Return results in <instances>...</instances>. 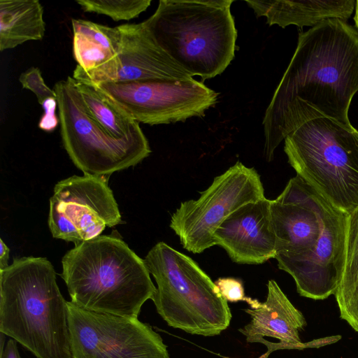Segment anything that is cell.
Instances as JSON below:
<instances>
[{
  "label": "cell",
  "instance_id": "cell-1",
  "mask_svg": "<svg viewBox=\"0 0 358 358\" xmlns=\"http://www.w3.org/2000/svg\"><path fill=\"white\" fill-rule=\"evenodd\" d=\"M357 92V30L333 18L299 33L263 119L266 159L271 161L286 136L307 120L326 117L353 127L348 111Z\"/></svg>",
  "mask_w": 358,
  "mask_h": 358
},
{
  "label": "cell",
  "instance_id": "cell-2",
  "mask_svg": "<svg viewBox=\"0 0 358 358\" xmlns=\"http://www.w3.org/2000/svg\"><path fill=\"white\" fill-rule=\"evenodd\" d=\"M271 215L275 259L298 293L314 300L334 295L345 266L348 215L297 175L271 200Z\"/></svg>",
  "mask_w": 358,
  "mask_h": 358
},
{
  "label": "cell",
  "instance_id": "cell-3",
  "mask_svg": "<svg viewBox=\"0 0 358 358\" xmlns=\"http://www.w3.org/2000/svg\"><path fill=\"white\" fill-rule=\"evenodd\" d=\"M67 302L45 257L15 259L0 271V332L37 358H73Z\"/></svg>",
  "mask_w": 358,
  "mask_h": 358
},
{
  "label": "cell",
  "instance_id": "cell-4",
  "mask_svg": "<svg viewBox=\"0 0 358 358\" xmlns=\"http://www.w3.org/2000/svg\"><path fill=\"white\" fill-rule=\"evenodd\" d=\"M62 264L71 301L88 310L138 318L156 292L144 259L115 236L76 245Z\"/></svg>",
  "mask_w": 358,
  "mask_h": 358
},
{
  "label": "cell",
  "instance_id": "cell-5",
  "mask_svg": "<svg viewBox=\"0 0 358 358\" xmlns=\"http://www.w3.org/2000/svg\"><path fill=\"white\" fill-rule=\"evenodd\" d=\"M233 0H161L143 22L157 44L192 77L221 74L234 58Z\"/></svg>",
  "mask_w": 358,
  "mask_h": 358
},
{
  "label": "cell",
  "instance_id": "cell-6",
  "mask_svg": "<svg viewBox=\"0 0 358 358\" xmlns=\"http://www.w3.org/2000/svg\"><path fill=\"white\" fill-rule=\"evenodd\" d=\"M144 262L157 285L152 300L169 326L203 336L219 335L229 327L227 301L191 257L159 242Z\"/></svg>",
  "mask_w": 358,
  "mask_h": 358
},
{
  "label": "cell",
  "instance_id": "cell-7",
  "mask_svg": "<svg viewBox=\"0 0 358 358\" xmlns=\"http://www.w3.org/2000/svg\"><path fill=\"white\" fill-rule=\"evenodd\" d=\"M284 141L297 176L346 214L358 206V130L322 117L299 125Z\"/></svg>",
  "mask_w": 358,
  "mask_h": 358
},
{
  "label": "cell",
  "instance_id": "cell-8",
  "mask_svg": "<svg viewBox=\"0 0 358 358\" xmlns=\"http://www.w3.org/2000/svg\"><path fill=\"white\" fill-rule=\"evenodd\" d=\"M57 95L63 146L84 175L109 176L134 166L151 153L147 141H129L111 136L91 116L77 90L73 78L57 81Z\"/></svg>",
  "mask_w": 358,
  "mask_h": 358
},
{
  "label": "cell",
  "instance_id": "cell-9",
  "mask_svg": "<svg viewBox=\"0 0 358 358\" xmlns=\"http://www.w3.org/2000/svg\"><path fill=\"white\" fill-rule=\"evenodd\" d=\"M264 197L257 171L237 162L215 177L199 199L181 203L173 213L169 226L185 249L201 253L215 245V232L231 214Z\"/></svg>",
  "mask_w": 358,
  "mask_h": 358
},
{
  "label": "cell",
  "instance_id": "cell-10",
  "mask_svg": "<svg viewBox=\"0 0 358 358\" xmlns=\"http://www.w3.org/2000/svg\"><path fill=\"white\" fill-rule=\"evenodd\" d=\"M86 83L125 115L149 125L185 122L190 117L203 116L206 110L216 103L218 96L196 80Z\"/></svg>",
  "mask_w": 358,
  "mask_h": 358
},
{
  "label": "cell",
  "instance_id": "cell-11",
  "mask_svg": "<svg viewBox=\"0 0 358 358\" xmlns=\"http://www.w3.org/2000/svg\"><path fill=\"white\" fill-rule=\"evenodd\" d=\"M67 304L73 358H169L159 334L138 318Z\"/></svg>",
  "mask_w": 358,
  "mask_h": 358
},
{
  "label": "cell",
  "instance_id": "cell-12",
  "mask_svg": "<svg viewBox=\"0 0 358 358\" xmlns=\"http://www.w3.org/2000/svg\"><path fill=\"white\" fill-rule=\"evenodd\" d=\"M108 181L106 176H73L55 185L48 215L54 238L76 245L122 223Z\"/></svg>",
  "mask_w": 358,
  "mask_h": 358
},
{
  "label": "cell",
  "instance_id": "cell-13",
  "mask_svg": "<svg viewBox=\"0 0 358 358\" xmlns=\"http://www.w3.org/2000/svg\"><path fill=\"white\" fill-rule=\"evenodd\" d=\"M117 27L121 33L118 54L92 70L85 71L77 65L73 73L74 79L94 83L152 79L194 80L157 44L143 22Z\"/></svg>",
  "mask_w": 358,
  "mask_h": 358
},
{
  "label": "cell",
  "instance_id": "cell-14",
  "mask_svg": "<svg viewBox=\"0 0 358 358\" xmlns=\"http://www.w3.org/2000/svg\"><path fill=\"white\" fill-rule=\"evenodd\" d=\"M271 200L264 197L231 214L217 229L215 244L237 264H260L276 255L271 215Z\"/></svg>",
  "mask_w": 358,
  "mask_h": 358
},
{
  "label": "cell",
  "instance_id": "cell-15",
  "mask_svg": "<svg viewBox=\"0 0 358 358\" xmlns=\"http://www.w3.org/2000/svg\"><path fill=\"white\" fill-rule=\"evenodd\" d=\"M266 299L257 308L245 309L251 321L239 329L248 343L265 344L266 338L276 339L277 350H303L320 348L338 341L340 335L302 343L299 332L306 326L302 313L288 299L278 283L270 280Z\"/></svg>",
  "mask_w": 358,
  "mask_h": 358
},
{
  "label": "cell",
  "instance_id": "cell-16",
  "mask_svg": "<svg viewBox=\"0 0 358 358\" xmlns=\"http://www.w3.org/2000/svg\"><path fill=\"white\" fill-rule=\"evenodd\" d=\"M257 17H265L270 26L294 24L314 27L333 18L346 21L355 10V0L245 1Z\"/></svg>",
  "mask_w": 358,
  "mask_h": 358
},
{
  "label": "cell",
  "instance_id": "cell-17",
  "mask_svg": "<svg viewBox=\"0 0 358 358\" xmlns=\"http://www.w3.org/2000/svg\"><path fill=\"white\" fill-rule=\"evenodd\" d=\"M73 55L85 71L99 67L119 52L121 33L118 27H110L92 21L72 19Z\"/></svg>",
  "mask_w": 358,
  "mask_h": 358
},
{
  "label": "cell",
  "instance_id": "cell-18",
  "mask_svg": "<svg viewBox=\"0 0 358 358\" xmlns=\"http://www.w3.org/2000/svg\"><path fill=\"white\" fill-rule=\"evenodd\" d=\"M45 32L43 7L38 0L0 1V50L41 41Z\"/></svg>",
  "mask_w": 358,
  "mask_h": 358
},
{
  "label": "cell",
  "instance_id": "cell-19",
  "mask_svg": "<svg viewBox=\"0 0 358 358\" xmlns=\"http://www.w3.org/2000/svg\"><path fill=\"white\" fill-rule=\"evenodd\" d=\"M85 107L93 119L115 138L129 141H147L139 123L113 106L90 84L75 80Z\"/></svg>",
  "mask_w": 358,
  "mask_h": 358
},
{
  "label": "cell",
  "instance_id": "cell-20",
  "mask_svg": "<svg viewBox=\"0 0 358 358\" xmlns=\"http://www.w3.org/2000/svg\"><path fill=\"white\" fill-rule=\"evenodd\" d=\"M334 296L341 318L358 332V206L348 215L345 266Z\"/></svg>",
  "mask_w": 358,
  "mask_h": 358
},
{
  "label": "cell",
  "instance_id": "cell-21",
  "mask_svg": "<svg viewBox=\"0 0 358 358\" xmlns=\"http://www.w3.org/2000/svg\"><path fill=\"white\" fill-rule=\"evenodd\" d=\"M84 12L105 15L115 21L129 20L146 10L150 0H77Z\"/></svg>",
  "mask_w": 358,
  "mask_h": 358
},
{
  "label": "cell",
  "instance_id": "cell-22",
  "mask_svg": "<svg viewBox=\"0 0 358 358\" xmlns=\"http://www.w3.org/2000/svg\"><path fill=\"white\" fill-rule=\"evenodd\" d=\"M19 81L23 89L31 91L36 96L38 102L41 105L49 98H57L53 89H50L45 83L40 69L31 66L22 72Z\"/></svg>",
  "mask_w": 358,
  "mask_h": 358
},
{
  "label": "cell",
  "instance_id": "cell-23",
  "mask_svg": "<svg viewBox=\"0 0 358 358\" xmlns=\"http://www.w3.org/2000/svg\"><path fill=\"white\" fill-rule=\"evenodd\" d=\"M214 282L227 302L245 301L252 309L258 308L261 303L258 300L245 295L243 282L238 278H219Z\"/></svg>",
  "mask_w": 358,
  "mask_h": 358
},
{
  "label": "cell",
  "instance_id": "cell-24",
  "mask_svg": "<svg viewBox=\"0 0 358 358\" xmlns=\"http://www.w3.org/2000/svg\"><path fill=\"white\" fill-rule=\"evenodd\" d=\"M41 106L44 113L40 119L38 126L41 130L51 132L59 124V116L57 117L55 113L57 108V98H49Z\"/></svg>",
  "mask_w": 358,
  "mask_h": 358
},
{
  "label": "cell",
  "instance_id": "cell-25",
  "mask_svg": "<svg viewBox=\"0 0 358 358\" xmlns=\"http://www.w3.org/2000/svg\"><path fill=\"white\" fill-rule=\"evenodd\" d=\"M1 358H20L15 340H8L3 352L1 353Z\"/></svg>",
  "mask_w": 358,
  "mask_h": 358
},
{
  "label": "cell",
  "instance_id": "cell-26",
  "mask_svg": "<svg viewBox=\"0 0 358 358\" xmlns=\"http://www.w3.org/2000/svg\"><path fill=\"white\" fill-rule=\"evenodd\" d=\"M0 271H3L9 266L10 249L1 238H0Z\"/></svg>",
  "mask_w": 358,
  "mask_h": 358
},
{
  "label": "cell",
  "instance_id": "cell-27",
  "mask_svg": "<svg viewBox=\"0 0 358 358\" xmlns=\"http://www.w3.org/2000/svg\"><path fill=\"white\" fill-rule=\"evenodd\" d=\"M357 31H358V29H357Z\"/></svg>",
  "mask_w": 358,
  "mask_h": 358
}]
</instances>
